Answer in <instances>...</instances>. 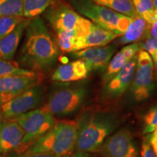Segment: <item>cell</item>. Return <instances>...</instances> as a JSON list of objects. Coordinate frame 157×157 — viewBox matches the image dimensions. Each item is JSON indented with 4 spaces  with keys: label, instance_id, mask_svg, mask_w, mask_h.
<instances>
[{
    "label": "cell",
    "instance_id": "cell-31",
    "mask_svg": "<svg viewBox=\"0 0 157 157\" xmlns=\"http://www.w3.org/2000/svg\"><path fill=\"white\" fill-rule=\"evenodd\" d=\"M147 138L148 139L149 142H150L151 145L153 149H154L155 154L157 157V134L155 133H151V134H149L148 136L147 137Z\"/></svg>",
    "mask_w": 157,
    "mask_h": 157
},
{
    "label": "cell",
    "instance_id": "cell-29",
    "mask_svg": "<svg viewBox=\"0 0 157 157\" xmlns=\"http://www.w3.org/2000/svg\"><path fill=\"white\" fill-rule=\"evenodd\" d=\"M141 157H156L154 149L149 142L148 139L146 138L143 140L141 148Z\"/></svg>",
    "mask_w": 157,
    "mask_h": 157
},
{
    "label": "cell",
    "instance_id": "cell-14",
    "mask_svg": "<svg viewBox=\"0 0 157 157\" xmlns=\"http://www.w3.org/2000/svg\"><path fill=\"white\" fill-rule=\"evenodd\" d=\"M137 56L131 59L109 82L105 84L103 94L106 98H115L128 89L136 68Z\"/></svg>",
    "mask_w": 157,
    "mask_h": 157
},
{
    "label": "cell",
    "instance_id": "cell-25",
    "mask_svg": "<svg viewBox=\"0 0 157 157\" xmlns=\"http://www.w3.org/2000/svg\"><path fill=\"white\" fill-rule=\"evenodd\" d=\"M56 34L58 49L63 52H73L76 40L75 30L59 31Z\"/></svg>",
    "mask_w": 157,
    "mask_h": 157
},
{
    "label": "cell",
    "instance_id": "cell-11",
    "mask_svg": "<svg viewBox=\"0 0 157 157\" xmlns=\"http://www.w3.org/2000/svg\"><path fill=\"white\" fill-rule=\"evenodd\" d=\"M40 75L8 76L0 78V106L25 90L41 84Z\"/></svg>",
    "mask_w": 157,
    "mask_h": 157
},
{
    "label": "cell",
    "instance_id": "cell-32",
    "mask_svg": "<svg viewBox=\"0 0 157 157\" xmlns=\"http://www.w3.org/2000/svg\"><path fill=\"white\" fill-rule=\"evenodd\" d=\"M148 36L153 37V38L157 39V21H155L151 24H150V29H149Z\"/></svg>",
    "mask_w": 157,
    "mask_h": 157
},
{
    "label": "cell",
    "instance_id": "cell-3",
    "mask_svg": "<svg viewBox=\"0 0 157 157\" xmlns=\"http://www.w3.org/2000/svg\"><path fill=\"white\" fill-rule=\"evenodd\" d=\"M76 137V122L68 120L56 121L53 127L35 141L25 152L50 153L62 157L74 152Z\"/></svg>",
    "mask_w": 157,
    "mask_h": 157
},
{
    "label": "cell",
    "instance_id": "cell-35",
    "mask_svg": "<svg viewBox=\"0 0 157 157\" xmlns=\"http://www.w3.org/2000/svg\"><path fill=\"white\" fill-rule=\"evenodd\" d=\"M154 10L157 9V0H151Z\"/></svg>",
    "mask_w": 157,
    "mask_h": 157
},
{
    "label": "cell",
    "instance_id": "cell-21",
    "mask_svg": "<svg viewBox=\"0 0 157 157\" xmlns=\"http://www.w3.org/2000/svg\"><path fill=\"white\" fill-rule=\"evenodd\" d=\"M91 1L128 17H135L137 16L131 0H91Z\"/></svg>",
    "mask_w": 157,
    "mask_h": 157
},
{
    "label": "cell",
    "instance_id": "cell-36",
    "mask_svg": "<svg viewBox=\"0 0 157 157\" xmlns=\"http://www.w3.org/2000/svg\"><path fill=\"white\" fill-rule=\"evenodd\" d=\"M154 20L157 21V9L154 10Z\"/></svg>",
    "mask_w": 157,
    "mask_h": 157
},
{
    "label": "cell",
    "instance_id": "cell-33",
    "mask_svg": "<svg viewBox=\"0 0 157 157\" xmlns=\"http://www.w3.org/2000/svg\"><path fill=\"white\" fill-rule=\"evenodd\" d=\"M62 157H93L92 156L86 152H82V151H76L75 153H72V154L65 155Z\"/></svg>",
    "mask_w": 157,
    "mask_h": 157
},
{
    "label": "cell",
    "instance_id": "cell-30",
    "mask_svg": "<svg viewBox=\"0 0 157 157\" xmlns=\"http://www.w3.org/2000/svg\"><path fill=\"white\" fill-rule=\"evenodd\" d=\"M19 157H60L56 155L50 154V153H29L24 152L22 155H21Z\"/></svg>",
    "mask_w": 157,
    "mask_h": 157
},
{
    "label": "cell",
    "instance_id": "cell-9",
    "mask_svg": "<svg viewBox=\"0 0 157 157\" xmlns=\"http://www.w3.org/2000/svg\"><path fill=\"white\" fill-rule=\"evenodd\" d=\"M98 151L102 157H138L134 139L126 129L107 137Z\"/></svg>",
    "mask_w": 157,
    "mask_h": 157
},
{
    "label": "cell",
    "instance_id": "cell-20",
    "mask_svg": "<svg viewBox=\"0 0 157 157\" xmlns=\"http://www.w3.org/2000/svg\"><path fill=\"white\" fill-rule=\"evenodd\" d=\"M53 2V0H23V15L26 19L39 17Z\"/></svg>",
    "mask_w": 157,
    "mask_h": 157
},
{
    "label": "cell",
    "instance_id": "cell-26",
    "mask_svg": "<svg viewBox=\"0 0 157 157\" xmlns=\"http://www.w3.org/2000/svg\"><path fill=\"white\" fill-rule=\"evenodd\" d=\"M24 19L25 17L21 16H4L0 17V39L10 34Z\"/></svg>",
    "mask_w": 157,
    "mask_h": 157
},
{
    "label": "cell",
    "instance_id": "cell-7",
    "mask_svg": "<svg viewBox=\"0 0 157 157\" xmlns=\"http://www.w3.org/2000/svg\"><path fill=\"white\" fill-rule=\"evenodd\" d=\"M154 63L151 56L140 50L137 55V63L130 84V93L136 102L148 99L154 93Z\"/></svg>",
    "mask_w": 157,
    "mask_h": 157
},
{
    "label": "cell",
    "instance_id": "cell-19",
    "mask_svg": "<svg viewBox=\"0 0 157 157\" xmlns=\"http://www.w3.org/2000/svg\"><path fill=\"white\" fill-rule=\"evenodd\" d=\"M150 24L138 15L132 17L128 28L125 32L119 36L117 41V45L132 44L141 39H145L149 34Z\"/></svg>",
    "mask_w": 157,
    "mask_h": 157
},
{
    "label": "cell",
    "instance_id": "cell-18",
    "mask_svg": "<svg viewBox=\"0 0 157 157\" xmlns=\"http://www.w3.org/2000/svg\"><path fill=\"white\" fill-rule=\"evenodd\" d=\"M30 20L25 18L10 34L0 39V59L13 60Z\"/></svg>",
    "mask_w": 157,
    "mask_h": 157
},
{
    "label": "cell",
    "instance_id": "cell-4",
    "mask_svg": "<svg viewBox=\"0 0 157 157\" xmlns=\"http://www.w3.org/2000/svg\"><path fill=\"white\" fill-rule=\"evenodd\" d=\"M70 3L72 8L82 16L102 28L113 31L119 36L125 32L132 19L91 0H70Z\"/></svg>",
    "mask_w": 157,
    "mask_h": 157
},
{
    "label": "cell",
    "instance_id": "cell-17",
    "mask_svg": "<svg viewBox=\"0 0 157 157\" xmlns=\"http://www.w3.org/2000/svg\"><path fill=\"white\" fill-rule=\"evenodd\" d=\"M140 50V43H132L121 49L110 60L103 75V83L105 84Z\"/></svg>",
    "mask_w": 157,
    "mask_h": 157
},
{
    "label": "cell",
    "instance_id": "cell-22",
    "mask_svg": "<svg viewBox=\"0 0 157 157\" xmlns=\"http://www.w3.org/2000/svg\"><path fill=\"white\" fill-rule=\"evenodd\" d=\"M40 73L23 68L17 62L13 60H4L0 59V78L8 76H30L40 75Z\"/></svg>",
    "mask_w": 157,
    "mask_h": 157
},
{
    "label": "cell",
    "instance_id": "cell-38",
    "mask_svg": "<svg viewBox=\"0 0 157 157\" xmlns=\"http://www.w3.org/2000/svg\"><path fill=\"white\" fill-rule=\"evenodd\" d=\"M0 121H1V119H0Z\"/></svg>",
    "mask_w": 157,
    "mask_h": 157
},
{
    "label": "cell",
    "instance_id": "cell-27",
    "mask_svg": "<svg viewBox=\"0 0 157 157\" xmlns=\"http://www.w3.org/2000/svg\"><path fill=\"white\" fill-rule=\"evenodd\" d=\"M143 132L145 134L152 133L157 127V105L152 107L144 117Z\"/></svg>",
    "mask_w": 157,
    "mask_h": 157
},
{
    "label": "cell",
    "instance_id": "cell-8",
    "mask_svg": "<svg viewBox=\"0 0 157 157\" xmlns=\"http://www.w3.org/2000/svg\"><path fill=\"white\" fill-rule=\"evenodd\" d=\"M44 89L41 84L25 90L0 106V119H13L36 108L42 102Z\"/></svg>",
    "mask_w": 157,
    "mask_h": 157
},
{
    "label": "cell",
    "instance_id": "cell-12",
    "mask_svg": "<svg viewBox=\"0 0 157 157\" xmlns=\"http://www.w3.org/2000/svg\"><path fill=\"white\" fill-rule=\"evenodd\" d=\"M23 132L14 119L0 121V153H24Z\"/></svg>",
    "mask_w": 157,
    "mask_h": 157
},
{
    "label": "cell",
    "instance_id": "cell-13",
    "mask_svg": "<svg viewBox=\"0 0 157 157\" xmlns=\"http://www.w3.org/2000/svg\"><path fill=\"white\" fill-rule=\"evenodd\" d=\"M117 51L116 45L93 47L71 52L74 58L85 61L91 70H103Z\"/></svg>",
    "mask_w": 157,
    "mask_h": 157
},
{
    "label": "cell",
    "instance_id": "cell-28",
    "mask_svg": "<svg viewBox=\"0 0 157 157\" xmlns=\"http://www.w3.org/2000/svg\"><path fill=\"white\" fill-rule=\"evenodd\" d=\"M140 43V50L146 51L151 56L157 52V39L148 36L143 42Z\"/></svg>",
    "mask_w": 157,
    "mask_h": 157
},
{
    "label": "cell",
    "instance_id": "cell-24",
    "mask_svg": "<svg viewBox=\"0 0 157 157\" xmlns=\"http://www.w3.org/2000/svg\"><path fill=\"white\" fill-rule=\"evenodd\" d=\"M23 15V0H0V17Z\"/></svg>",
    "mask_w": 157,
    "mask_h": 157
},
{
    "label": "cell",
    "instance_id": "cell-5",
    "mask_svg": "<svg viewBox=\"0 0 157 157\" xmlns=\"http://www.w3.org/2000/svg\"><path fill=\"white\" fill-rule=\"evenodd\" d=\"M87 93V88L83 84L58 87L50 93L40 109L52 116L71 114L82 105Z\"/></svg>",
    "mask_w": 157,
    "mask_h": 157
},
{
    "label": "cell",
    "instance_id": "cell-6",
    "mask_svg": "<svg viewBox=\"0 0 157 157\" xmlns=\"http://www.w3.org/2000/svg\"><path fill=\"white\" fill-rule=\"evenodd\" d=\"M13 119L23 132L24 152L39 137L48 132L56 123L53 116L41 109L31 110Z\"/></svg>",
    "mask_w": 157,
    "mask_h": 157
},
{
    "label": "cell",
    "instance_id": "cell-2",
    "mask_svg": "<svg viewBox=\"0 0 157 157\" xmlns=\"http://www.w3.org/2000/svg\"><path fill=\"white\" fill-rule=\"evenodd\" d=\"M76 151H98L105 139L114 130L117 121L113 115L96 112L84 116L78 122Z\"/></svg>",
    "mask_w": 157,
    "mask_h": 157
},
{
    "label": "cell",
    "instance_id": "cell-16",
    "mask_svg": "<svg viewBox=\"0 0 157 157\" xmlns=\"http://www.w3.org/2000/svg\"><path fill=\"white\" fill-rule=\"evenodd\" d=\"M119 36V35L113 31L93 23L92 28L87 34L82 37L76 38L74 52L88 48L106 46Z\"/></svg>",
    "mask_w": 157,
    "mask_h": 157
},
{
    "label": "cell",
    "instance_id": "cell-15",
    "mask_svg": "<svg viewBox=\"0 0 157 157\" xmlns=\"http://www.w3.org/2000/svg\"><path fill=\"white\" fill-rule=\"evenodd\" d=\"M91 68L81 59L59 66L52 74L51 79L59 83L82 81L89 76Z\"/></svg>",
    "mask_w": 157,
    "mask_h": 157
},
{
    "label": "cell",
    "instance_id": "cell-10",
    "mask_svg": "<svg viewBox=\"0 0 157 157\" xmlns=\"http://www.w3.org/2000/svg\"><path fill=\"white\" fill-rule=\"evenodd\" d=\"M48 8L45 17L56 33L75 30L84 19L71 6L65 4L51 5Z\"/></svg>",
    "mask_w": 157,
    "mask_h": 157
},
{
    "label": "cell",
    "instance_id": "cell-1",
    "mask_svg": "<svg viewBox=\"0 0 157 157\" xmlns=\"http://www.w3.org/2000/svg\"><path fill=\"white\" fill-rule=\"evenodd\" d=\"M59 56L56 41L40 17L30 20L18 55V64L40 73L53 66Z\"/></svg>",
    "mask_w": 157,
    "mask_h": 157
},
{
    "label": "cell",
    "instance_id": "cell-37",
    "mask_svg": "<svg viewBox=\"0 0 157 157\" xmlns=\"http://www.w3.org/2000/svg\"><path fill=\"white\" fill-rule=\"evenodd\" d=\"M153 133H155V134H157V127H156V129H155V130L153 132Z\"/></svg>",
    "mask_w": 157,
    "mask_h": 157
},
{
    "label": "cell",
    "instance_id": "cell-23",
    "mask_svg": "<svg viewBox=\"0 0 157 157\" xmlns=\"http://www.w3.org/2000/svg\"><path fill=\"white\" fill-rule=\"evenodd\" d=\"M137 15L149 24L154 21V8L151 0H131Z\"/></svg>",
    "mask_w": 157,
    "mask_h": 157
},
{
    "label": "cell",
    "instance_id": "cell-34",
    "mask_svg": "<svg viewBox=\"0 0 157 157\" xmlns=\"http://www.w3.org/2000/svg\"><path fill=\"white\" fill-rule=\"evenodd\" d=\"M153 63H154V66L155 67V69L156 71L157 74V52H155V53L151 56Z\"/></svg>",
    "mask_w": 157,
    "mask_h": 157
}]
</instances>
